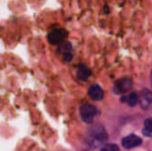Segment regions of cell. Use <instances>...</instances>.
<instances>
[{"label":"cell","mask_w":152,"mask_h":151,"mask_svg":"<svg viewBox=\"0 0 152 151\" xmlns=\"http://www.w3.org/2000/svg\"><path fill=\"white\" fill-rule=\"evenodd\" d=\"M152 101V96L151 91L149 90H145L141 94V105L143 109H147Z\"/></svg>","instance_id":"52a82bcc"},{"label":"cell","mask_w":152,"mask_h":151,"mask_svg":"<svg viewBox=\"0 0 152 151\" xmlns=\"http://www.w3.org/2000/svg\"><path fill=\"white\" fill-rule=\"evenodd\" d=\"M132 87V82L130 79H121L116 83V91L118 93H126Z\"/></svg>","instance_id":"8992f818"},{"label":"cell","mask_w":152,"mask_h":151,"mask_svg":"<svg viewBox=\"0 0 152 151\" xmlns=\"http://www.w3.org/2000/svg\"><path fill=\"white\" fill-rule=\"evenodd\" d=\"M71 59H72V54H71V53H67V54L64 55V60H65V61H71Z\"/></svg>","instance_id":"4fadbf2b"},{"label":"cell","mask_w":152,"mask_h":151,"mask_svg":"<svg viewBox=\"0 0 152 151\" xmlns=\"http://www.w3.org/2000/svg\"><path fill=\"white\" fill-rule=\"evenodd\" d=\"M101 151H119V148L116 144H107Z\"/></svg>","instance_id":"7c38bea8"},{"label":"cell","mask_w":152,"mask_h":151,"mask_svg":"<svg viewBox=\"0 0 152 151\" xmlns=\"http://www.w3.org/2000/svg\"><path fill=\"white\" fill-rule=\"evenodd\" d=\"M58 51L60 53H62L63 55L67 54V53H69L70 51H71V44L69 43H62L60 44L59 48H58Z\"/></svg>","instance_id":"8fae6325"},{"label":"cell","mask_w":152,"mask_h":151,"mask_svg":"<svg viewBox=\"0 0 152 151\" xmlns=\"http://www.w3.org/2000/svg\"><path fill=\"white\" fill-rule=\"evenodd\" d=\"M88 138L90 139L91 142L93 143L95 142L97 143V145L102 144L108 139L105 130L103 129V127L100 125H97L92 128V130L88 133Z\"/></svg>","instance_id":"6da1fadb"},{"label":"cell","mask_w":152,"mask_h":151,"mask_svg":"<svg viewBox=\"0 0 152 151\" xmlns=\"http://www.w3.org/2000/svg\"><path fill=\"white\" fill-rule=\"evenodd\" d=\"M142 139L135 134H130L122 140V145L125 149L130 150L138 147L142 144Z\"/></svg>","instance_id":"277c9868"},{"label":"cell","mask_w":152,"mask_h":151,"mask_svg":"<svg viewBox=\"0 0 152 151\" xmlns=\"http://www.w3.org/2000/svg\"><path fill=\"white\" fill-rule=\"evenodd\" d=\"M125 101H126V102L128 103L129 106L134 107V106H136L137 103H138V95H137L135 93H131L128 95V97L126 99Z\"/></svg>","instance_id":"30bf717a"},{"label":"cell","mask_w":152,"mask_h":151,"mask_svg":"<svg viewBox=\"0 0 152 151\" xmlns=\"http://www.w3.org/2000/svg\"><path fill=\"white\" fill-rule=\"evenodd\" d=\"M91 75V72H90V69L88 68H86V66L84 65H81L77 70V77L78 79L80 80H83V81H86Z\"/></svg>","instance_id":"ba28073f"},{"label":"cell","mask_w":152,"mask_h":151,"mask_svg":"<svg viewBox=\"0 0 152 151\" xmlns=\"http://www.w3.org/2000/svg\"><path fill=\"white\" fill-rule=\"evenodd\" d=\"M144 130H143V134L147 137H151L152 134V120L151 118H148L145 120L144 123Z\"/></svg>","instance_id":"9c48e42d"},{"label":"cell","mask_w":152,"mask_h":151,"mask_svg":"<svg viewBox=\"0 0 152 151\" xmlns=\"http://www.w3.org/2000/svg\"><path fill=\"white\" fill-rule=\"evenodd\" d=\"M67 36V32L63 28H54L48 34L47 39L52 44H61V42Z\"/></svg>","instance_id":"3957f363"},{"label":"cell","mask_w":152,"mask_h":151,"mask_svg":"<svg viewBox=\"0 0 152 151\" xmlns=\"http://www.w3.org/2000/svg\"><path fill=\"white\" fill-rule=\"evenodd\" d=\"M80 116L84 122L92 123L97 114L96 108L92 104H84L80 107Z\"/></svg>","instance_id":"7a4b0ae2"},{"label":"cell","mask_w":152,"mask_h":151,"mask_svg":"<svg viewBox=\"0 0 152 151\" xmlns=\"http://www.w3.org/2000/svg\"><path fill=\"white\" fill-rule=\"evenodd\" d=\"M88 95L94 101H100L103 98L104 92L98 85H93L88 90Z\"/></svg>","instance_id":"5b68a950"}]
</instances>
